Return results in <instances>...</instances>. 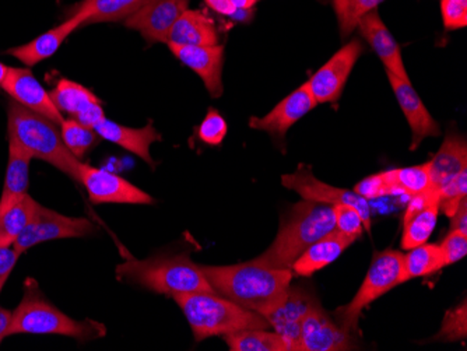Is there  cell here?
Instances as JSON below:
<instances>
[{"label": "cell", "mask_w": 467, "mask_h": 351, "mask_svg": "<svg viewBox=\"0 0 467 351\" xmlns=\"http://www.w3.org/2000/svg\"><path fill=\"white\" fill-rule=\"evenodd\" d=\"M201 269L217 294L262 316L285 300L294 276L291 269H273L254 261Z\"/></svg>", "instance_id": "1"}, {"label": "cell", "mask_w": 467, "mask_h": 351, "mask_svg": "<svg viewBox=\"0 0 467 351\" xmlns=\"http://www.w3.org/2000/svg\"><path fill=\"white\" fill-rule=\"evenodd\" d=\"M336 230L332 204L304 201L291 209L272 245L254 261L273 269H291L312 243Z\"/></svg>", "instance_id": "2"}, {"label": "cell", "mask_w": 467, "mask_h": 351, "mask_svg": "<svg viewBox=\"0 0 467 351\" xmlns=\"http://www.w3.org/2000/svg\"><path fill=\"white\" fill-rule=\"evenodd\" d=\"M23 298L13 311L9 336L12 335H60L78 342H90L107 334L104 324L93 319L70 318L52 305L39 290L36 279L28 277L23 288Z\"/></svg>", "instance_id": "3"}, {"label": "cell", "mask_w": 467, "mask_h": 351, "mask_svg": "<svg viewBox=\"0 0 467 351\" xmlns=\"http://www.w3.org/2000/svg\"><path fill=\"white\" fill-rule=\"evenodd\" d=\"M174 300L182 309L196 342L213 336H227L241 330L270 327L269 322L261 314L217 293H189L175 295Z\"/></svg>", "instance_id": "4"}, {"label": "cell", "mask_w": 467, "mask_h": 351, "mask_svg": "<svg viewBox=\"0 0 467 351\" xmlns=\"http://www.w3.org/2000/svg\"><path fill=\"white\" fill-rule=\"evenodd\" d=\"M117 276L171 297L189 293H216L201 264L193 263L188 255L156 256L146 261L130 259L118 264Z\"/></svg>", "instance_id": "5"}, {"label": "cell", "mask_w": 467, "mask_h": 351, "mask_svg": "<svg viewBox=\"0 0 467 351\" xmlns=\"http://www.w3.org/2000/svg\"><path fill=\"white\" fill-rule=\"evenodd\" d=\"M7 122L9 139L17 141L33 159L54 165L55 169L78 182L81 161L67 148L57 123L25 108L16 101L9 104Z\"/></svg>", "instance_id": "6"}, {"label": "cell", "mask_w": 467, "mask_h": 351, "mask_svg": "<svg viewBox=\"0 0 467 351\" xmlns=\"http://www.w3.org/2000/svg\"><path fill=\"white\" fill-rule=\"evenodd\" d=\"M401 259L403 253L399 251L387 250L375 253L366 279L353 300L336 311L338 325L348 334H356L359 316L367 306L401 284Z\"/></svg>", "instance_id": "7"}, {"label": "cell", "mask_w": 467, "mask_h": 351, "mask_svg": "<svg viewBox=\"0 0 467 351\" xmlns=\"http://www.w3.org/2000/svg\"><path fill=\"white\" fill-rule=\"evenodd\" d=\"M96 232V225L88 219L65 216L39 204L36 216L13 246L21 255L38 243L67 238L88 237Z\"/></svg>", "instance_id": "8"}, {"label": "cell", "mask_w": 467, "mask_h": 351, "mask_svg": "<svg viewBox=\"0 0 467 351\" xmlns=\"http://www.w3.org/2000/svg\"><path fill=\"white\" fill-rule=\"evenodd\" d=\"M282 183L288 190L298 193L304 201L332 204V206L340 203L351 204L358 209L363 216L364 229L371 232V211H369L368 201L359 198L353 191L342 190V188L332 187L322 182L312 174L311 169L306 165L300 164L293 174L283 175Z\"/></svg>", "instance_id": "9"}, {"label": "cell", "mask_w": 467, "mask_h": 351, "mask_svg": "<svg viewBox=\"0 0 467 351\" xmlns=\"http://www.w3.org/2000/svg\"><path fill=\"white\" fill-rule=\"evenodd\" d=\"M78 183L88 191L93 203L153 204L154 199L130 181L114 172L80 164Z\"/></svg>", "instance_id": "10"}, {"label": "cell", "mask_w": 467, "mask_h": 351, "mask_svg": "<svg viewBox=\"0 0 467 351\" xmlns=\"http://www.w3.org/2000/svg\"><path fill=\"white\" fill-rule=\"evenodd\" d=\"M361 54L363 46L358 39H353L340 51L336 52L327 64L306 81L317 104L336 102L340 98L348 76Z\"/></svg>", "instance_id": "11"}, {"label": "cell", "mask_w": 467, "mask_h": 351, "mask_svg": "<svg viewBox=\"0 0 467 351\" xmlns=\"http://www.w3.org/2000/svg\"><path fill=\"white\" fill-rule=\"evenodd\" d=\"M189 0H146L135 13L126 18L125 26L139 31L149 43H168V36Z\"/></svg>", "instance_id": "12"}, {"label": "cell", "mask_w": 467, "mask_h": 351, "mask_svg": "<svg viewBox=\"0 0 467 351\" xmlns=\"http://www.w3.org/2000/svg\"><path fill=\"white\" fill-rule=\"evenodd\" d=\"M353 347V334L335 324L321 304L315 301L301 326L298 351H342Z\"/></svg>", "instance_id": "13"}, {"label": "cell", "mask_w": 467, "mask_h": 351, "mask_svg": "<svg viewBox=\"0 0 467 351\" xmlns=\"http://www.w3.org/2000/svg\"><path fill=\"white\" fill-rule=\"evenodd\" d=\"M0 88L12 97L13 101L30 111L54 120L60 127V123L63 122L62 112L52 101L51 93L42 88L41 83L36 80L30 69L9 67Z\"/></svg>", "instance_id": "14"}, {"label": "cell", "mask_w": 467, "mask_h": 351, "mask_svg": "<svg viewBox=\"0 0 467 351\" xmlns=\"http://www.w3.org/2000/svg\"><path fill=\"white\" fill-rule=\"evenodd\" d=\"M317 106V99L312 96L308 85L304 83L301 88L280 101L269 114L262 118H251L249 127L252 129L265 130L275 138L285 139L288 129Z\"/></svg>", "instance_id": "15"}, {"label": "cell", "mask_w": 467, "mask_h": 351, "mask_svg": "<svg viewBox=\"0 0 467 351\" xmlns=\"http://www.w3.org/2000/svg\"><path fill=\"white\" fill-rule=\"evenodd\" d=\"M315 301L314 295L304 292L303 288L290 285L285 300L264 315L270 327L285 337L291 351H298L301 326Z\"/></svg>", "instance_id": "16"}, {"label": "cell", "mask_w": 467, "mask_h": 351, "mask_svg": "<svg viewBox=\"0 0 467 351\" xmlns=\"http://www.w3.org/2000/svg\"><path fill=\"white\" fill-rule=\"evenodd\" d=\"M440 216V195L424 191L411 198L403 216L401 248L409 251L429 241Z\"/></svg>", "instance_id": "17"}, {"label": "cell", "mask_w": 467, "mask_h": 351, "mask_svg": "<svg viewBox=\"0 0 467 351\" xmlns=\"http://www.w3.org/2000/svg\"><path fill=\"white\" fill-rule=\"evenodd\" d=\"M172 54L183 65L191 67L203 80L204 88L213 98L223 94V67L224 48L222 46H191L168 44Z\"/></svg>", "instance_id": "18"}, {"label": "cell", "mask_w": 467, "mask_h": 351, "mask_svg": "<svg viewBox=\"0 0 467 351\" xmlns=\"http://www.w3.org/2000/svg\"><path fill=\"white\" fill-rule=\"evenodd\" d=\"M387 73L399 106L410 125L411 135H413L410 149L416 150L424 139L437 138L441 135L440 125L424 107L419 94L411 88L410 81L401 80L392 73Z\"/></svg>", "instance_id": "19"}, {"label": "cell", "mask_w": 467, "mask_h": 351, "mask_svg": "<svg viewBox=\"0 0 467 351\" xmlns=\"http://www.w3.org/2000/svg\"><path fill=\"white\" fill-rule=\"evenodd\" d=\"M52 101L60 112H67L86 127H96L99 120L104 119L101 99L75 81L62 78L57 81V88L51 93Z\"/></svg>", "instance_id": "20"}, {"label": "cell", "mask_w": 467, "mask_h": 351, "mask_svg": "<svg viewBox=\"0 0 467 351\" xmlns=\"http://www.w3.org/2000/svg\"><path fill=\"white\" fill-rule=\"evenodd\" d=\"M88 15L86 13L76 10L75 15L67 18V22H63L62 25L41 34V36L34 38L31 43L9 49L6 54L12 55L16 59L20 60L21 64L34 67L42 60L54 57L60 46L67 41V36L75 33L80 26L88 25Z\"/></svg>", "instance_id": "21"}, {"label": "cell", "mask_w": 467, "mask_h": 351, "mask_svg": "<svg viewBox=\"0 0 467 351\" xmlns=\"http://www.w3.org/2000/svg\"><path fill=\"white\" fill-rule=\"evenodd\" d=\"M357 27L359 28L361 36L368 41L372 49L377 52L378 57L387 67V72L392 73L401 80L410 81L403 64L399 44L382 22L378 10L374 9L367 13L364 17H361Z\"/></svg>", "instance_id": "22"}, {"label": "cell", "mask_w": 467, "mask_h": 351, "mask_svg": "<svg viewBox=\"0 0 467 351\" xmlns=\"http://www.w3.org/2000/svg\"><path fill=\"white\" fill-rule=\"evenodd\" d=\"M94 129L99 133V138L111 141V143L117 144L119 148L136 154L143 161H146L147 164L154 167V161L150 154V146L154 141L161 140V135L157 132L156 128L151 123L138 129V128L123 127V125L112 122V120L107 119V117H105L104 119L97 123Z\"/></svg>", "instance_id": "23"}, {"label": "cell", "mask_w": 467, "mask_h": 351, "mask_svg": "<svg viewBox=\"0 0 467 351\" xmlns=\"http://www.w3.org/2000/svg\"><path fill=\"white\" fill-rule=\"evenodd\" d=\"M358 237L333 230L329 234L312 243L308 250L294 262L291 271L298 276H312L335 262Z\"/></svg>", "instance_id": "24"}, {"label": "cell", "mask_w": 467, "mask_h": 351, "mask_svg": "<svg viewBox=\"0 0 467 351\" xmlns=\"http://www.w3.org/2000/svg\"><path fill=\"white\" fill-rule=\"evenodd\" d=\"M430 164L429 191L438 193L459 172L467 169L466 140L459 135H450L443 140Z\"/></svg>", "instance_id": "25"}, {"label": "cell", "mask_w": 467, "mask_h": 351, "mask_svg": "<svg viewBox=\"0 0 467 351\" xmlns=\"http://www.w3.org/2000/svg\"><path fill=\"white\" fill-rule=\"evenodd\" d=\"M168 44L191 46H219V33L209 15L196 10H186L178 18L168 36L167 46Z\"/></svg>", "instance_id": "26"}, {"label": "cell", "mask_w": 467, "mask_h": 351, "mask_svg": "<svg viewBox=\"0 0 467 351\" xmlns=\"http://www.w3.org/2000/svg\"><path fill=\"white\" fill-rule=\"evenodd\" d=\"M33 156L9 139V160L5 175L4 191L0 196V213L6 211L21 196L27 195L30 183V162Z\"/></svg>", "instance_id": "27"}, {"label": "cell", "mask_w": 467, "mask_h": 351, "mask_svg": "<svg viewBox=\"0 0 467 351\" xmlns=\"http://www.w3.org/2000/svg\"><path fill=\"white\" fill-rule=\"evenodd\" d=\"M39 203L30 195L21 196L6 211L0 213V246L13 245L27 229L38 212Z\"/></svg>", "instance_id": "28"}, {"label": "cell", "mask_w": 467, "mask_h": 351, "mask_svg": "<svg viewBox=\"0 0 467 351\" xmlns=\"http://www.w3.org/2000/svg\"><path fill=\"white\" fill-rule=\"evenodd\" d=\"M442 253L440 245L422 243L401 259V284L416 277L430 276L443 269Z\"/></svg>", "instance_id": "29"}, {"label": "cell", "mask_w": 467, "mask_h": 351, "mask_svg": "<svg viewBox=\"0 0 467 351\" xmlns=\"http://www.w3.org/2000/svg\"><path fill=\"white\" fill-rule=\"evenodd\" d=\"M146 0H83L78 9L88 15V25L125 22Z\"/></svg>", "instance_id": "30"}, {"label": "cell", "mask_w": 467, "mask_h": 351, "mask_svg": "<svg viewBox=\"0 0 467 351\" xmlns=\"http://www.w3.org/2000/svg\"><path fill=\"white\" fill-rule=\"evenodd\" d=\"M231 351H290L285 337L267 329H246L224 336Z\"/></svg>", "instance_id": "31"}, {"label": "cell", "mask_w": 467, "mask_h": 351, "mask_svg": "<svg viewBox=\"0 0 467 351\" xmlns=\"http://www.w3.org/2000/svg\"><path fill=\"white\" fill-rule=\"evenodd\" d=\"M388 182L392 188L393 193H401L410 198L429 190L430 187V164L413 165L406 169H396L385 171Z\"/></svg>", "instance_id": "32"}, {"label": "cell", "mask_w": 467, "mask_h": 351, "mask_svg": "<svg viewBox=\"0 0 467 351\" xmlns=\"http://www.w3.org/2000/svg\"><path fill=\"white\" fill-rule=\"evenodd\" d=\"M60 133H62L63 141L67 144L70 153L80 161L96 148L101 139L96 129L86 127L75 118L63 119V122L60 123Z\"/></svg>", "instance_id": "33"}, {"label": "cell", "mask_w": 467, "mask_h": 351, "mask_svg": "<svg viewBox=\"0 0 467 351\" xmlns=\"http://www.w3.org/2000/svg\"><path fill=\"white\" fill-rule=\"evenodd\" d=\"M467 337V304H459L443 316L442 325L435 340L438 342H459Z\"/></svg>", "instance_id": "34"}, {"label": "cell", "mask_w": 467, "mask_h": 351, "mask_svg": "<svg viewBox=\"0 0 467 351\" xmlns=\"http://www.w3.org/2000/svg\"><path fill=\"white\" fill-rule=\"evenodd\" d=\"M467 199V169L459 172L440 191V211L452 217L462 201Z\"/></svg>", "instance_id": "35"}, {"label": "cell", "mask_w": 467, "mask_h": 351, "mask_svg": "<svg viewBox=\"0 0 467 351\" xmlns=\"http://www.w3.org/2000/svg\"><path fill=\"white\" fill-rule=\"evenodd\" d=\"M333 214H335L336 230L337 232L354 235V237L361 235L364 230V222L358 209L354 208L351 204H335Z\"/></svg>", "instance_id": "36"}, {"label": "cell", "mask_w": 467, "mask_h": 351, "mask_svg": "<svg viewBox=\"0 0 467 351\" xmlns=\"http://www.w3.org/2000/svg\"><path fill=\"white\" fill-rule=\"evenodd\" d=\"M227 135V122L216 109H209L199 127V139L209 146H219Z\"/></svg>", "instance_id": "37"}, {"label": "cell", "mask_w": 467, "mask_h": 351, "mask_svg": "<svg viewBox=\"0 0 467 351\" xmlns=\"http://www.w3.org/2000/svg\"><path fill=\"white\" fill-rule=\"evenodd\" d=\"M354 193L359 198L371 201V199L382 198V196L392 195V188L388 182L387 175L384 172H378V174L369 175L359 181L353 190Z\"/></svg>", "instance_id": "38"}, {"label": "cell", "mask_w": 467, "mask_h": 351, "mask_svg": "<svg viewBox=\"0 0 467 351\" xmlns=\"http://www.w3.org/2000/svg\"><path fill=\"white\" fill-rule=\"evenodd\" d=\"M440 248L445 266L462 261L467 255V232L451 230L450 234L442 241Z\"/></svg>", "instance_id": "39"}, {"label": "cell", "mask_w": 467, "mask_h": 351, "mask_svg": "<svg viewBox=\"0 0 467 351\" xmlns=\"http://www.w3.org/2000/svg\"><path fill=\"white\" fill-rule=\"evenodd\" d=\"M443 26L447 30H459L467 26V0H441Z\"/></svg>", "instance_id": "40"}, {"label": "cell", "mask_w": 467, "mask_h": 351, "mask_svg": "<svg viewBox=\"0 0 467 351\" xmlns=\"http://www.w3.org/2000/svg\"><path fill=\"white\" fill-rule=\"evenodd\" d=\"M382 2L385 0H348V15H346L345 26L340 30L342 36H350L361 17L371 10L377 9Z\"/></svg>", "instance_id": "41"}, {"label": "cell", "mask_w": 467, "mask_h": 351, "mask_svg": "<svg viewBox=\"0 0 467 351\" xmlns=\"http://www.w3.org/2000/svg\"><path fill=\"white\" fill-rule=\"evenodd\" d=\"M18 258H20V253L16 251L15 246H0V293L12 274Z\"/></svg>", "instance_id": "42"}, {"label": "cell", "mask_w": 467, "mask_h": 351, "mask_svg": "<svg viewBox=\"0 0 467 351\" xmlns=\"http://www.w3.org/2000/svg\"><path fill=\"white\" fill-rule=\"evenodd\" d=\"M451 230L467 232V199L462 201L458 211L451 217Z\"/></svg>", "instance_id": "43"}, {"label": "cell", "mask_w": 467, "mask_h": 351, "mask_svg": "<svg viewBox=\"0 0 467 351\" xmlns=\"http://www.w3.org/2000/svg\"><path fill=\"white\" fill-rule=\"evenodd\" d=\"M204 2L210 9H213L219 15H233L237 12L231 0H204Z\"/></svg>", "instance_id": "44"}, {"label": "cell", "mask_w": 467, "mask_h": 351, "mask_svg": "<svg viewBox=\"0 0 467 351\" xmlns=\"http://www.w3.org/2000/svg\"><path fill=\"white\" fill-rule=\"evenodd\" d=\"M12 311L0 306V343L5 337H9L10 325H12Z\"/></svg>", "instance_id": "45"}, {"label": "cell", "mask_w": 467, "mask_h": 351, "mask_svg": "<svg viewBox=\"0 0 467 351\" xmlns=\"http://www.w3.org/2000/svg\"><path fill=\"white\" fill-rule=\"evenodd\" d=\"M335 4L336 15H337L338 27L342 30L346 23V15H348V0H333Z\"/></svg>", "instance_id": "46"}, {"label": "cell", "mask_w": 467, "mask_h": 351, "mask_svg": "<svg viewBox=\"0 0 467 351\" xmlns=\"http://www.w3.org/2000/svg\"><path fill=\"white\" fill-rule=\"evenodd\" d=\"M237 10H248L256 5L258 0H231Z\"/></svg>", "instance_id": "47"}, {"label": "cell", "mask_w": 467, "mask_h": 351, "mask_svg": "<svg viewBox=\"0 0 467 351\" xmlns=\"http://www.w3.org/2000/svg\"><path fill=\"white\" fill-rule=\"evenodd\" d=\"M7 70H9V67H6V65L0 62V85H2V81L6 77Z\"/></svg>", "instance_id": "48"}]
</instances>
